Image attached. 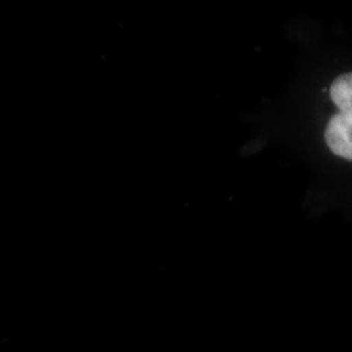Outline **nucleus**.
<instances>
[{"mask_svg":"<svg viewBox=\"0 0 352 352\" xmlns=\"http://www.w3.org/2000/svg\"><path fill=\"white\" fill-rule=\"evenodd\" d=\"M330 96L342 113H352V72L340 75L334 80Z\"/></svg>","mask_w":352,"mask_h":352,"instance_id":"2","label":"nucleus"},{"mask_svg":"<svg viewBox=\"0 0 352 352\" xmlns=\"http://www.w3.org/2000/svg\"><path fill=\"white\" fill-rule=\"evenodd\" d=\"M325 140L333 153L352 161V113H340L327 123Z\"/></svg>","mask_w":352,"mask_h":352,"instance_id":"1","label":"nucleus"}]
</instances>
